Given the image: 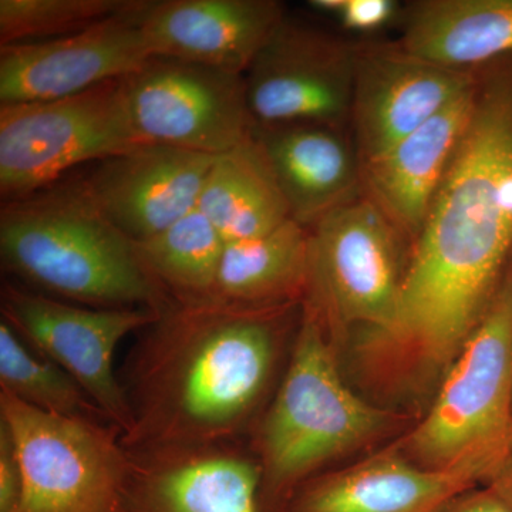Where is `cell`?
<instances>
[{
	"instance_id": "cell-1",
	"label": "cell",
	"mask_w": 512,
	"mask_h": 512,
	"mask_svg": "<svg viewBox=\"0 0 512 512\" xmlns=\"http://www.w3.org/2000/svg\"><path fill=\"white\" fill-rule=\"evenodd\" d=\"M512 249V83L478 86L461 138L382 329L357 333L350 360L386 402L423 407L464 349L508 269Z\"/></svg>"
},
{
	"instance_id": "cell-2",
	"label": "cell",
	"mask_w": 512,
	"mask_h": 512,
	"mask_svg": "<svg viewBox=\"0 0 512 512\" xmlns=\"http://www.w3.org/2000/svg\"><path fill=\"white\" fill-rule=\"evenodd\" d=\"M302 303L256 308L173 301L141 330L121 384L133 427L128 451L237 443L261 420Z\"/></svg>"
},
{
	"instance_id": "cell-3",
	"label": "cell",
	"mask_w": 512,
	"mask_h": 512,
	"mask_svg": "<svg viewBox=\"0 0 512 512\" xmlns=\"http://www.w3.org/2000/svg\"><path fill=\"white\" fill-rule=\"evenodd\" d=\"M413 417L360 396L340 352L311 309L301 322L281 383L254 429L261 512H285L303 484L333 461L390 436Z\"/></svg>"
},
{
	"instance_id": "cell-4",
	"label": "cell",
	"mask_w": 512,
	"mask_h": 512,
	"mask_svg": "<svg viewBox=\"0 0 512 512\" xmlns=\"http://www.w3.org/2000/svg\"><path fill=\"white\" fill-rule=\"evenodd\" d=\"M0 255L6 271L60 301L156 312L173 302L80 180L5 201Z\"/></svg>"
},
{
	"instance_id": "cell-5",
	"label": "cell",
	"mask_w": 512,
	"mask_h": 512,
	"mask_svg": "<svg viewBox=\"0 0 512 512\" xmlns=\"http://www.w3.org/2000/svg\"><path fill=\"white\" fill-rule=\"evenodd\" d=\"M420 467L487 485L512 454V264L419 421L396 441Z\"/></svg>"
},
{
	"instance_id": "cell-6",
	"label": "cell",
	"mask_w": 512,
	"mask_h": 512,
	"mask_svg": "<svg viewBox=\"0 0 512 512\" xmlns=\"http://www.w3.org/2000/svg\"><path fill=\"white\" fill-rule=\"evenodd\" d=\"M309 229L308 286L302 305L342 352L349 333L382 329L399 305L404 237L365 194Z\"/></svg>"
},
{
	"instance_id": "cell-7",
	"label": "cell",
	"mask_w": 512,
	"mask_h": 512,
	"mask_svg": "<svg viewBox=\"0 0 512 512\" xmlns=\"http://www.w3.org/2000/svg\"><path fill=\"white\" fill-rule=\"evenodd\" d=\"M22 470L19 512H128L133 457L119 427L59 416L0 392Z\"/></svg>"
},
{
	"instance_id": "cell-8",
	"label": "cell",
	"mask_w": 512,
	"mask_h": 512,
	"mask_svg": "<svg viewBox=\"0 0 512 512\" xmlns=\"http://www.w3.org/2000/svg\"><path fill=\"white\" fill-rule=\"evenodd\" d=\"M127 77L64 99L0 106L3 202L59 183L77 165L146 144L131 120Z\"/></svg>"
},
{
	"instance_id": "cell-9",
	"label": "cell",
	"mask_w": 512,
	"mask_h": 512,
	"mask_svg": "<svg viewBox=\"0 0 512 512\" xmlns=\"http://www.w3.org/2000/svg\"><path fill=\"white\" fill-rule=\"evenodd\" d=\"M2 319L82 386L126 437L133 414L114 355L121 340L154 322L153 309H100L52 298L12 282L2 286Z\"/></svg>"
},
{
	"instance_id": "cell-10",
	"label": "cell",
	"mask_w": 512,
	"mask_h": 512,
	"mask_svg": "<svg viewBox=\"0 0 512 512\" xmlns=\"http://www.w3.org/2000/svg\"><path fill=\"white\" fill-rule=\"evenodd\" d=\"M127 97L143 143L220 156L254 131L244 74L153 57L127 77Z\"/></svg>"
},
{
	"instance_id": "cell-11",
	"label": "cell",
	"mask_w": 512,
	"mask_h": 512,
	"mask_svg": "<svg viewBox=\"0 0 512 512\" xmlns=\"http://www.w3.org/2000/svg\"><path fill=\"white\" fill-rule=\"evenodd\" d=\"M357 50L329 33L282 20L244 74L255 126L342 130L352 114Z\"/></svg>"
},
{
	"instance_id": "cell-12",
	"label": "cell",
	"mask_w": 512,
	"mask_h": 512,
	"mask_svg": "<svg viewBox=\"0 0 512 512\" xmlns=\"http://www.w3.org/2000/svg\"><path fill=\"white\" fill-rule=\"evenodd\" d=\"M147 0L76 35L0 46V106L64 99L138 72L153 59Z\"/></svg>"
},
{
	"instance_id": "cell-13",
	"label": "cell",
	"mask_w": 512,
	"mask_h": 512,
	"mask_svg": "<svg viewBox=\"0 0 512 512\" xmlns=\"http://www.w3.org/2000/svg\"><path fill=\"white\" fill-rule=\"evenodd\" d=\"M215 157L140 144L97 163L82 184L101 214L133 242H143L197 210Z\"/></svg>"
},
{
	"instance_id": "cell-14",
	"label": "cell",
	"mask_w": 512,
	"mask_h": 512,
	"mask_svg": "<svg viewBox=\"0 0 512 512\" xmlns=\"http://www.w3.org/2000/svg\"><path fill=\"white\" fill-rule=\"evenodd\" d=\"M474 84L470 74L423 62L399 46L359 47L350 120L362 163L409 136Z\"/></svg>"
},
{
	"instance_id": "cell-15",
	"label": "cell",
	"mask_w": 512,
	"mask_h": 512,
	"mask_svg": "<svg viewBox=\"0 0 512 512\" xmlns=\"http://www.w3.org/2000/svg\"><path fill=\"white\" fill-rule=\"evenodd\" d=\"M130 453L128 512H261V466L237 443Z\"/></svg>"
},
{
	"instance_id": "cell-16",
	"label": "cell",
	"mask_w": 512,
	"mask_h": 512,
	"mask_svg": "<svg viewBox=\"0 0 512 512\" xmlns=\"http://www.w3.org/2000/svg\"><path fill=\"white\" fill-rule=\"evenodd\" d=\"M284 19L275 0H147L141 28L153 57L245 74Z\"/></svg>"
},
{
	"instance_id": "cell-17",
	"label": "cell",
	"mask_w": 512,
	"mask_h": 512,
	"mask_svg": "<svg viewBox=\"0 0 512 512\" xmlns=\"http://www.w3.org/2000/svg\"><path fill=\"white\" fill-rule=\"evenodd\" d=\"M478 84L447 109L362 163L363 194L416 241L476 109Z\"/></svg>"
},
{
	"instance_id": "cell-18",
	"label": "cell",
	"mask_w": 512,
	"mask_h": 512,
	"mask_svg": "<svg viewBox=\"0 0 512 512\" xmlns=\"http://www.w3.org/2000/svg\"><path fill=\"white\" fill-rule=\"evenodd\" d=\"M478 485L468 471L420 467L393 443L353 466L313 477L285 512H441Z\"/></svg>"
},
{
	"instance_id": "cell-19",
	"label": "cell",
	"mask_w": 512,
	"mask_h": 512,
	"mask_svg": "<svg viewBox=\"0 0 512 512\" xmlns=\"http://www.w3.org/2000/svg\"><path fill=\"white\" fill-rule=\"evenodd\" d=\"M291 220L311 228L363 195L362 160L340 128L316 124L254 126Z\"/></svg>"
},
{
	"instance_id": "cell-20",
	"label": "cell",
	"mask_w": 512,
	"mask_h": 512,
	"mask_svg": "<svg viewBox=\"0 0 512 512\" xmlns=\"http://www.w3.org/2000/svg\"><path fill=\"white\" fill-rule=\"evenodd\" d=\"M397 46L423 62L466 72L512 52V0L414 3Z\"/></svg>"
},
{
	"instance_id": "cell-21",
	"label": "cell",
	"mask_w": 512,
	"mask_h": 512,
	"mask_svg": "<svg viewBox=\"0 0 512 512\" xmlns=\"http://www.w3.org/2000/svg\"><path fill=\"white\" fill-rule=\"evenodd\" d=\"M198 210L225 244L262 237L291 220L271 164L254 136L215 157Z\"/></svg>"
},
{
	"instance_id": "cell-22",
	"label": "cell",
	"mask_w": 512,
	"mask_h": 512,
	"mask_svg": "<svg viewBox=\"0 0 512 512\" xmlns=\"http://www.w3.org/2000/svg\"><path fill=\"white\" fill-rule=\"evenodd\" d=\"M309 272V229L293 220L269 234L228 242L215 299L271 308L302 303Z\"/></svg>"
},
{
	"instance_id": "cell-23",
	"label": "cell",
	"mask_w": 512,
	"mask_h": 512,
	"mask_svg": "<svg viewBox=\"0 0 512 512\" xmlns=\"http://www.w3.org/2000/svg\"><path fill=\"white\" fill-rule=\"evenodd\" d=\"M134 244L147 271L173 301L214 299L225 241L198 208L156 237Z\"/></svg>"
},
{
	"instance_id": "cell-24",
	"label": "cell",
	"mask_w": 512,
	"mask_h": 512,
	"mask_svg": "<svg viewBox=\"0 0 512 512\" xmlns=\"http://www.w3.org/2000/svg\"><path fill=\"white\" fill-rule=\"evenodd\" d=\"M0 392L9 393L43 412L111 423L69 373L33 348L3 319L0 322Z\"/></svg>"
},
{
	"instance_id": "cell-25",
	"label": "cell",
	"mask_w": 512,
	"mask_h": 512,
	"mask_svg": "<svg viewBox=\"0 0 512 512\" xmlns=\"http://www.w3.org/2000/svg\"><path fill=\"white\" fill-rule=\"evenodd\" d=\"M136 0H0V46L76 35Z\"/></svg>"
},
{
	"instance_id": "cell-26",
	"label": "cell",
	"mask_w": 512,
	"mask_h": 512,
	"mask_svg": "<svg viewBox=\"0 0 512 512\" xmlns=\"http://www.w3.org/2000/svg\"><path fill=\"white\" fill-rule=\"evenodd\" d=\"M312 9L338 20L349 32L372 33L396 18L399 5L393 0H312Z\"/></svg>"
},
{
	"instance_id": "cell-27",
	"label": "cell",
	"mask_w": 512,
	"mask_h": 512,
	"mask_svg": "<svg viewBox=\"0 0 512 512\" xmlns=\"http://www.w3.org/2000/svg\"><path fill=\"white\" fill-rule=\"evenodd\" d=\"M22 470L15 440L0 420V512H19L22 504Z\"/></svg>"
},
{
	"instance_id": "cell-28",
	"label": "cell",
	"mask_w": 512,
	"mask_h": 512,
	"mask_svg": "<svg viewBox=\"0 0 512 512\" xmlns=\"http://www.w3.org/2000/svg\"><path fill=\"white\" fill-rule=\"evenodd\" d=\"M441 512H512L493 488L488 485L473 488L458 495Z\"/></svg>"
},
{
	"instance_id": "cell-29",
	"label": "cell",
	"mask_w": 512,
	"mask_h": 512,
	"mask_svg": "<svg viewBox=\"0 0 512 512\" xmlns=\"http://www.w3.org/2000/svg\"><path fill=\"white\" fill-rule=\"evenodd\" d=\"M487 485L493 488L495 493L503 498L504 503L507 504L512 511V454L503 468L498 471L497 476Z\"/></svg>"
}]
</instances>
